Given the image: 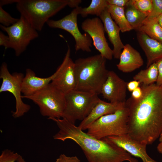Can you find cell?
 Here are the masks:
<instances>
[{
  "label": "cell",
  "mask_w": 162,
  "mask_h": 162,
  "mask_svg": "<svg viewBox=\"0 0 162 162\" xmlns=\"http://www.w3.org/2000/svg\"><path fill=\"white\" fill-rule=\"evenodd\" d=\"M22 98L32 101L38 106L41 115L52 118H62L65 105V94L51 82L43 89Z\"/></svg>",
  "instance_id": "obj_6"
},
{
  "label": "cell",
  "mask_w": 162,
  "mask_h": 162,
  "mask_svg": "<svg viewBox=\"0 0 162 162\" xmlns=\"http://www.w3.org/2000/svg\"><path fill=\"white\" fill-rule=\"evenodd\" d=\"M129 4L147 16L152 10V0H130Z\"/></svg>",
  "instance_id": "obj_25"
},
{
  "label": "cell",
  "mask_w": 162,
  "mask_h": 162,
  "mask_svg": "<svg viewBox=\"0 0 162 162\" xmlns=\"http://www.w3.org/2000/svg\"><path fill=\"white\" fill-rule=\"evenodd\" d=\"M156 17L158 23L162 28V14Z\"/></svg>",
  "instance_id": "obj_38"
},
{
  "label": "cell",
  "mask_w": 162,
  "mask_h": 162,
  "mask_svg": "<svg viewBox=\"0 0 162 162\" xmlns=\"http://www.w3.org/2000/svg\"><path fill=\"white\" fill-rule=\"evenodd\" d=\"M19 18L12 17L0 6V23L4 26L9 27L16 23Z\"/></svg>",
  "instance_id": "obj_26"
},
{
  "label": "cell",
  "mask_w": 162,
  "mask_h": 162,
  "mask_svg": "<svg viewBox=\"0 0 162 162\" xmlns=\"http://www.w3.org/2000/svg\"><path fill=\"white\" fill-rule=\"evenodd\" d=\"M81 28L90 36L94 46L100 54L106 59H112L113 50L106 41L104 25L100 19L98 17L87 19L82 23Z\"/></svg>",
  "instance_id": "obj_11"
},
{
  "label": "cell",
  "mask_w": 162,
  "mask_h": 162,
  "mask_svg": "<svg viewBox=\"0 0 162 162\" xmlns=\"http://www.w3.org/2000/svg\"><path fill=\"white\" fill-rule=\"evenodd\" d=\"M126 19L133 30L139 31L147 16L129 4L125 8Z\"/></svg>",
  "instance_id": "obj_23"
},
{
  "label": "cell",
  "mask_w": 162,
  "mask_h": 162,
  "mask_svg": "<svg viewBox=\"0 0 162 162\" xmlns=\"http://www.w3.org/2000/svg\"><path fill=\"white\" fill-rule=\"evenodd\" d=\"M24 74L21 73L15 72L11 74L8 68L7 65L3 62L1 66L0 78L2 82L0 92H8L14 96L16 100V110L12 112L13 117L18 118L23 116L30 110L31 106L24 103L21 95L22 84Z\"/></svg>",
  "instance_id": "obj_9"
},
{
  "label": "cell",
  "mask_w": 162,
  "mask_h": 162,
  "mask_svg": "<svg viewBox=\"0 0 162 162\" xmlns=\"http://www.w3.org/2000/svg\"><path fill=\"white\" fill-rule=\"evenodd\" d=\"M0 45L4 46L6 49L10 48L9 37L2 32H0Z\"/></svg>",
  "instance_id": "obj_32"
},
{
  "label": "cell",
  "mask_w": 162,
  "mask_h": 162,
  "mask_svg": "<svg viewBox=\"0 0 162 162\" xmlns=\"http://www.w3.org/2000/svg\"><path fill=\"white\" fill-rule=\"evenodd\" d=\"M18 0H1L0 1V6H2L3 5L8 4H12L14 3H16Z\"/></svg>",
  "instance_id": "obj_36"
},
{
  "label": "cell",
  "mask_w": 162,
  "mask_h": 162,
  "mask_svg": "<svg viewBox=\"0 0 162 162\" xmlns=\"http://www.w3.org/2000/svg\"><path fill=\"white\" fill-rule=\"evenodd\" d=\"M99 17L103 23L105 32L107 33L109 40L113 46V56L114 58L118 59L124 46L120 37V29L112 18L106 8L103 12Z\"/></svg>",
  "instance_id": "obj_15"
},
{
  "label": "cell",
  "mask_w": 162,
  "mask_h": 162,
  "mask_svg": "<svg viewBox=\"0 0 162 162\" xmlns=\"http://www.w3.org/2000/svg\"><path fill=\"white\" fill-rule=\"evenodd\" d=\"M128 115L125 105L115 112L104 116L96 120L88 127L87 133L99 139L128 134Z\"/></svg>",
  "instance_id": "obj_5"
},
{
  "label": "cell",
  "mask_w": 162,
  "mask_h": 162,
  "mask_svg": "<svg viewBox=\"0 0 162 162\" xmlns=\"http://www.w3.org/2000/svg\"><path fill=\"white\" fill-rule=\"evenodd\" d=\"M108 5L106 0H92L87 7L82 8L79 6L77 8L79 14H80L82 17H86L88 15L99 16Z\"/></svg>",
  "instance_id": "obj_24"
},
{
  "label": "cell",
  "mask_w": 162,
  "mask_h": 162,
  "mask_svg": "<svg viewBox=\"0 0 162 162\" xmlns=\"http://www.w3.org/2000/svg\"><path fill=\"white\" fill-rule=\"evenodd\" d=\"M142 95L125 102L129 115L128 134L147 145L152 144L162 133V85L142 84Z\"/></svg>",
  "instance_id": "obj_1"
},
{
  "label": "cell",
  "mask_w": 162,
  "mask_h": 162,
  "mask_svg": "<svg viewBox=\"0 0 162 162\" xmlns=\"http://www.w3.org/2000/svg\"><path fill=\"white\" fill-rule=\"evenodd\" d=\"M162 14V0H152V11L147 16L157 17Z\"/></svg>",
  "instance_id": "obj_28"
},
{
  "label": "cell",
  "mask_w": 162,
  "mask_h": 162,
  "mask_svg": "<svg viewBox=\"0 0 162 162\" xmlns=\"http://www.w3.org/2000/svg\"><path fill=\"white\" fill-rule=\"evenodd\" d=\"M159 141L160 142H162V133L160 134L159 138Z\"/></svg>",
  "instance_id": "obj_40"
},
{
  "label": "cell",
  "mask_w": 162,
  "mask_h": 162,
  "mask_svg": "<svg viewBox=\"0 0 162 162\" xmlns=\"http://www.w3.org/2000/svg\"><path fill=\"white\" fill-rule=\"evenodd\" d=\"M138 31L162 43V28L156 17L147 16Z\"/></svg>",
  "instance_id": "obj_20"
},
{
  "label": "cell",
  "mask_w": 162,
  "mask_h": 162,
  "mask_svg": "<svg viewBox=\"0 0 162 162\" xmlns=\"http://www.w3.org/2000/svg\"><path fill=\"white\" fill-rule=\"evenodd\" d=\"M81 2L82 1L80 0H69L68 5L70 7L76 8L79 7Z\"/></svg>",
  "instance_id": "obj_35"
},
{
  "label": "cell",
  "mask_w": 162,
  "mask_h": 162,
  "mask_svg": "<svg viewBox=\"0 0 162 162\" xmlns=\"http://www.w3.org/2000/svg\"><path fill=\"white\" fill-rule=\"evenodd\" d=\"M106 59L100 54L80 58L74 62L76 84L75 89L100 94L109 72Z\"/></svg>",
  "instance_id": "obj_3"
},
{
  "label": "cell",
  "mask_w": 162,
  "mask_h": 162,
  "mask_svg": "<svg viewBox=\"0 0 162 162\" xmlns=\"http://www.w3.org/2000/svg\"><path fill=\"white\" fill-rule=\"evenodd\" d=\"M158 152L162 155V142H160L157 146Z\"/></svg>",
  "instance_id": "obj_37"
},
{
  "label": "cell",
  "mask_w": 162,
  "mask_h": 162,
  "mask_svg": "<svg viewBox=\"0 0 162 162\" xmlns=\"http://www.w3.org/2000/svg\"><path fill=\"white\" fill-rule=\"evenodd\" d=\"M140 83L138 81L134 80L127 82V88L130 92H132L134 90L139 86Z\"/></svg>",
  "instance_id": "obj_33"
},
{
  "label": "cell",
  "mask_w": 162,
  "mask_h": 162,
  "mask_svg": "<svg viewBox=\"0 0 162 162\" xmlns=\"http://www.w3.org/2000/svg\"><path fill=\"white\" fill-rule=\"evenodd\" d=\"M98 95L75 89L65 94V105L62 118L73 124L77 120L82 121L98 102L100 99Z\"/></svg>",
  "instance_id": "obj_7"
},
{
  "label": "cell",
  "mask_w": 162,
  "mask_h": 162,
  "mask_svg": "<svg viewBox=\"0 0 162 162\" xmlns=\"http://www.w3.org/2000/svg\"><path fill=\"white\" fill-rule=\"evenodd\" d=\"M79 14L77 8L74 9L69 14L58 20H49L46 23L51 28L64 30L73 37L75 42V50L90 52L91 51L92 40L86 33L82 34L77 24V16Z\"/></svg>",
  "instance_id": "obj_10"
},
{
  "label": "cell",
  "mask_w": 162,
  "mask_h": 162,
  "mask_svg": "<svg viewBox=\"0 0 162 162\" xmlns=\"http://www.w3.org/2000/svg\"><path fill=\"white\" fill-rule=\"evenodd\" d=\"M127 82L121 78L113 71H109L103 85L100 94L105 99L112 103L126 101Z\"/></svg>",
  "instance_id": "obj_13"
},
{
  "label": "cell",
  "mask_w": 162,
  "mask_h": 162,
  "mask_svg": "<svg viewBox=\"0 0 162 162\" xmlns=\"http://www.w3.org/2000/svg\"><path fill=\"white\" fill-rule=\"evenodd\" d=\"M112 20L119 27L122 33L133 30L125 16V8L108 4L106 8Z\"/></svg>",
  "instance_id": "obj_21"
},
{
  "label": "cell",
  "mask_w": 162,
  "mask_h": 162,
  "mask_svg": "<svg viewBox=\"0 0 162 162\" xmlns=\"http://www.w3.org/2000/svg\"><path fill=\"white\" fill-rule=\"evenodd\" d=\"M70 50L68 49L63 61L54 73L51 83L65 94L74 89L76 81L74 62L70 57Z\"/></svg>",
  "instance_id": "obj_12"
},
{
  "label": "cell",
  "mask_w": 162,
  "mask_h": 162,
  "mask_svg": "<svg viewBox=\"0 0 162 162\" xmlns=\"http://www.w3.org/2000/svg\"><path fill=\"white\" fill-rule=\"evenodd\" d=\"M17 162H26L22 157L20 155L17 160Z\"/></svg>",
  "instance_id": "obj_39"
},
{
  "label": "cell",
  "mask_w": 162,
  "mask_h": 162,
  "mask_svg": "<svg viewBox=\"0 0 162 162\" xmlns=\"http://www.w3.org/2000/svg\"><path fill=\"white\" fill-rule=\"evenodd\" d=\"M108 4L125 8L129 4L130 0H106Z\"/></svg>",
  "instance_id": "obj_30"
},
{
  "label": "cell",
  "mask_w": 162,
  "mask_h": 162,
  "mask_svg": "<svg viewBox=\"0 0 162 162\" xmlns=\"http://www.w3.org/2000/svg\"><path fill=\"white\" fill-rule=\"evenodd\" d=\"M103 139L122 148L131 155L140 158L142 162H158L148 155L146 143L134 139L128 134L110 136Z\"/></svg>",
  "instance_id": "obj_14"
},
{
  "label": "cell",
  "mask_w": 162,
  "mask_h": 162,
  "mask_svg": "<svg viewBox=\"0 0 162 162\" xmlns=\"http://www.w3.org/2000/svg\"><path fill=\"white\" fill-rule=\"evenodd\" d=\"M54 76L53 74L47 77H38L31 69L27 68L22 82V96H31L43 89L51 82Z\"/></svg>",
  "instance_id": "obj_19"
},
{
  "label": "cell",
  "mask_w": 162,
  "mask_h": 162,
  "mask_svg": "<svg viewBox=\"0 0 162 162\" xmlns=\"http://www.w3.org/2000/svg\"><path fill=\"white\" fill-rule=\"evenodd\" d=\"M56 162H80V160L76 156L68 157L62 154L56 159Z\"/></svg>",
  "instance_id": "obj_29"
},
{
  "label": "cell",
  "mask_w": 162,
  "mask_h": 162,
  "mask_svg": "<svg viewBox=\"0 0 162 162\" xmlns=\"http://www.w3.org/2000/svg\"><path fill=\"white\" fill-rule=\"evenodd\" d=\"M1 28L8 34L10 40V48L13 49L16 56L24 52L31 41L37 38L38 34L23 16L8 27L0 25Z\"/></svg>",
  "instance_id": "obj_8"
},
{
  "label": "cell",
  "mask_w": 162,
  "mask_h": 162,
  "mask_svg": "<svg viewBox=\"0 0 162 162\" xmlns=\"http://www.w3.org/2000/svg\"><path fill=\"white\" fill-rule=\"evenodd\" d=\"M131 93V97L134 99L138 100L142 97V91L141 87L139 86L136 88Z\"/></svg>",
  "instance_id": "obj_34"
},
{
  "label": "cell",
  "mask_w": 162,
  "mask_h": 162,
  "mask_svg": "<svg viewBox=\"0 0 162 162\" xmlns=\"http://www.w3.org/2000/svg\"><path fill=\"white\" fill-rule=\"evenodd\" d=\"M125 105V102H107L100 99L88 115L82 121L78 127L82 130H87L92 123L100 117L113 113Z\"/></svg>",
  "instance_id": "obj_16"
},
{
  "label": "cell",
  "mask_w": 162,
  "mask_h": 162,
  "mask_svg": "<svg viewBox=\"0 0 162 162\" xmlns=\"http://www.w3.org/2000/svg\"><path fill=\"white\" fill-rule=\"evenodd\" d=\"M18 153L8 149L3 150L0 155V162H15L20 156Z\"/></svg>",
  "instance_id": "obj_27"
},
{
  "label": "cell",
  "mask_w": 162,
  "mask_h": 162,
  "mask_svg": "<svg viewBox=\"0 0 162 162\" xmlns=\"http://www.w3.org/2000/svg\"><path fill=\"white\" fill-rule=\"evenodd\" d=\"M158 67V76L156 84L158 86L162 85V58L156 62Z\"/></svg>",
  "instance_id": "obj_31"
},
{
  "label": "cell",
  "mask_w": 162,
  "mask_h": 162,
  "mask_svg": "<svg viewBox=\"0 0 162 162\" xmlns=\"http://www.w3.org/2000/svg\"><path fill=\"white\" fill-rule=\"evenodd\" d=\"M49 119L54 122L59 129L54 139L62 141L72 140L82 149L88 162H138L122 148L104 139L91 136L65 118Z\"/></svg>",
  "instance_id": "obj_2"
},
{
  "label": "cell",
  "mask_w": 162,
  "mask_h": 162,
  "mask_svg": "<svg viewBox=\"0 0 162 162\" xmlns=\"http://www.w3.org/2000/svg\"><path fill=\"white\" fill-rule=\"evenodd\" d=\"M158 71L157 64L154 62L146 69L141 70L133 77V79L144 85H149L156 82Z\"/></svg>",
  "instance_id": "obj_22"
},
{
  "label": "cell",
  "mask_w": 162,
  "mask_h": 162,
  "mask_svg": "<svg viewBox=\"0 0 162 162\" xmlns=\"http://www.w3.org/2000/svg\"><path fill=\"white\" fill-rule=\"evenodd\" d=\"M116 65L118 69L123 73L131 72L140 68L144 61L140 52L130 44L124 45Z\"/></svg>",
  "instance_id": "obj_17"
},
{
  "label": "cell",
  "mask_w": 162,
  "mask_h": 162,
  "mask_svg": "<svg viewBox=\"0 0 162 162\" xmlns=\"http://www.w3.org/2000/svg\"><path fill=\"white\" fill-rule=\"evenodd\" d=\"M69 0H18L16 8L37 31L52 16L68 5Z\"/></svg>",
  "instance_id": "obj_4"
},
{
  "label": "cell",
  "mask_w": 162,
  "mask_h": 162,
  "mask_svg": "<svg viewBox=\"0 0 162 162\" xmlns=\"http://www.w3.org/2000/svg\"><path fill=\"white\" fill-rule=\"evenodd\" d=\"M137 38L147 58L146 68L162 58V43L138 31Z\"/></svg>",
  "instance_id": "obj_18"
}]
</instances>
